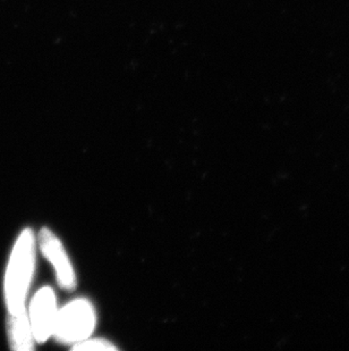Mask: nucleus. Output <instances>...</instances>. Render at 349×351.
Wrapping results in <instances>:
<instances>
[{"label":"nucleus","instance_id":"1","mask_svg":"<svg viewBox=\"0 0 349 351\" xmlns=\"http://www.w3.org/2000/svg\"><path fill=\"white\" fill-rule=\"evenodd\" d=\"M36 237L34 230L24 229L18 235L7 265L3 293L8 313L27 308V293L36 269Z\"/></svg>","mask_w":349,"mask_h":351},{"label":"nucleus","instance_id":"2","mask_svg":"<svg viewBox=\"0 0 349 351\" xmlns=\"http://www.w3.org/2000/svg\"><path fill=\"white\" fill-rule=\"evenodd\" d=\"M96 321V307L90 299H73L58 309L53 337L62 345L72 347L92 337Z\"/></svg>","mask_w":349,"mask_h":351},{"label":"nucleus","instance_id":"3","mask_svg":"<svg viewBox=\"0 0 349 351\" xmlns=\"http://www.w3.org/2000/svg\"><path fill=\"white\" fill-rule=\"evenodd\" d=\"M36 241L44 258L53 266L60 288L65 291H74L77 287V276L70 255L60 237L48 226H43L38 233Z\"/></svg>","mask_w":349,"mask_h":351},{"label":"nucleus","instance_id":"4","mask_svg":"<svg viewBox=\"0 0 349 351\" xmlns=\"http://www.w3.org/2000/svg\"><path fill=\"white\" fill-rule=\"evenodd\" d=\"M58 309L56 293L51 287L44 285L36 292L27 312L36 343H44L53 337Z\"/></svg>","mask_w":349,"mask_h":351},{"label":"nucleus","instance_id":"5","mask_svg":"<svg viewBox=\"0 0 349 351\" xmlns=\"http://www.w3.org/2000/svg\"><path fill=\"white\" fill-rule=\"evenodd\" d=\"M7 333L10 348L13 350H34L36 340L31 328L27 308L20 312L10 313L7 321Z\"/></svg>","mask_w":349,"mask_h":351},{"label":"nucleus","instance_id":"6","mask_svg":"<svg viewBox=\"0 0 349 351\" xmlns=\"http://www.w3.org/2000/svg\"><path fill=\"white\" fill-rule=\"evenodd\" d=\"M73 350L76 351H93V350H118V347L114 345L112 341H109L105 338H92L90 337L84 341L79 342L76 345L72 346Z\"/></svg>","mask_w":349,"mask_h":351}]
</instances>
